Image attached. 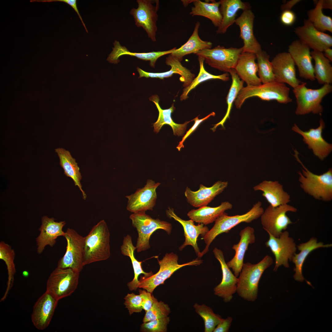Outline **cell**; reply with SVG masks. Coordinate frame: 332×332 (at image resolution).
<instances>
[{"mask_svg": "<svg viewBox=\"0 0 332 332\" xmlns=\"http://www.w3.org/2000/svg\"><path fill=\"white\" fill-rule=\"evenodd\" d=\"M273 262L272 258L267 255L257 263H243L237 284L236 292L239 296L248 301L253 302L256 300L260 278Z\"/></svg>", "mask_w": 332, "mask_h": 332, "instance_id": "cell-1", "label": "cell"}, {"mask_svg": "<svg viewBox=\"0 0 332 332\" xmlns=\"http://www.w3.org/2000/svg\"><path fill=\"white\" fill-rule=\"evenodd\" d=\"M85 238L84 266L105 260L110 257V234L104 220L94 226Z\"/></svg>", "mask_w": 332, "mask_h": 332, "instance_id": "cell-2", "label": "cell"}, {"mask_svg": "<svg viewBox=\"0 0 332 332\" xmlns=\"http://www.w3.org/2000/svg\"><path fill=\"white\" fill-rule=\"evenodd\" d=\"M294 156L303 167L302 173L298 171V181L301 188L306 193L316 200L330 201L332 200V169L321 175L314 174L309 170L299 159L295 149Z\"/></svg>", "mask_w": 332, "mask_h": 332, "instance_id": "cell-3", "label": "cell"}, {"mask_svg": "<svg viewBox=\"0 0 332 332\" xmlns=\"http://www.w3.org/2000/svg\"><path fill=\"white\" fill-rule=\"evenodd\" d=\"M290 91V89L285 83L275 81L258 85L247 86L239 92L235 104L236 108L240 109L246 99L253 97L262 100H275L280 103L287 104L292 101Z\"/></svg>", "mask_w": 332, "mask_h": 332, "instance_id": "cell-4", "label": "cell"}, {"mask_svg": "<svg viewBox=\"0 0 332 332\" xmlns=\"http://www.w3.org/2000/svg\"><path fill=\"white\" fill-rule=\"evenodd\" d=\"M264 211L262 202L258 201L253 204L249 211L243 214L230 216L225 212L223 213L217 219L213 227L203 238L206 246L201 252L199 258L202 257L208 251L210 245L218 235L229 232L232 228L241 223H250L257 219L260 217Z\"/></svg>", "mask_w": 332, "mask_h": 332, "instance_id": "cell-5", "label": "cell"}, {"mask_svg": "<svg viewBox=\"0 0 332 332\" xmlns=\"http://www.w3.org/2000/svg\"><path fill=\"white\" fill-rule=\"evenodd\" d=\"M306 83L301 82L293 88L297 104L295 111L297 115H304L310 113L320 114L323 110L321 103L323 98L332 91L331 84H325L317 89L308 88Z\"/></svg>", "mask_w": 332, "mask_h": 332, "instance_id": "cell-6", "label": "cell"}, {"mask_svg": "<svg viewBox=\"0 0 332 332\" xmlns=\"http://www.w3.org/2000/svg\"><path fill=\"white\" fill-rule=\"evenodd\" d=\"M178 259V255L173 252L166 253L161 260L157 259L160 266L159 271L149 277L141 276L138 287L152 293L156 287L164 284L167 279L180 268L187 266H198L203 262L202 260L197 258L190 262L179 264Z\"/></svg>", "mask_w": 332, "mask_h": 332, "instance_id": "cell-7", "label": "cell"}, {"mask_svg": "<svg viewBox=\"0 0 332 332\" xmlns=\"http://www.w3.org/2000/svg\"><path fill=\"white\" fill-rule=\"evenodd\" d=\"M129 218L132 226L138 233L136 245L137 252L144 251L150 247L149 240L151 236L156 230L162 229L170 235L172 229L171 223L158 219H154L147 215L145 211L133 213Z\"/></svg>", "mask_w": 332, "mask_h": 332, "instance_id": "cell-8", "label": "cell"}, {"mask_svg": "<svg viewBox=\"0 0 332 332\" xmlns=\"http://www.w3.org/2000/svg\"><path fill=\"white\" fill-rule=\"evenodd\" d=\"M64 237L67 241L66 251L58 261L57 267L70 268L80 273L84 266L85 237L74 229L68 228Z\"/></svg>", "mask_w": 332, "mask_h": 332, "instance_id": "cell-9", "label": "cell"}, {"mask_svg": "<svg viewBox=\"0 0 332 332\" xmlns=\"http://www.w3.org/2000/svg\"><path fill=\"white\" fill-rule=\"evenodd\" d=\"M79 273L70 268L57 267L48 279L46 291L58 300L69 296L77 287Z\"/></svg>", "mask_w": 332, "mask_h": 332, "instance_id": "cell-10", "label": "cell"}, {"mask_svg": "<svg viewBox=\"0 0 332 332\" xmlns=\"http://www.w3.org/2000/svg\"><path fill=\"white\" fill-rule=\"evenodd\" d=\"M242 52V47L226 48L219 45L201 50L196 54L203 57L205 63L211 67L227 73L235 68Z\"/></svg>", "mask_w": 332, "mask_h": 332, "instance_id": "cell-11", "label": "cell"}, {"mask_svg": "<svg viewBox=\"0 0 332 332\" xmlns=\"http://www.w3.org/2000/svg\"><path fill=\"white\" fill-rule=\"evenodd\" d=\"M297 209L288 204L274 207L269 205L261 216V222L263 229L273 236L279 237L283 230L293 223L286 213L296 212Z\"/></svg>", "mask_w": 332, "mask_h": 332, "instance_id": "cell-12", "label": "cell"}, {"mask_svg": "<svg viewBox=\"0 0 332 332\" xmlns=\"http://www.w3.org/2000/svg\"><path fill=\"white\" fill-rule=\"evenodd\" d=\"M154 1L137 0V8H133L130 14L134 18L136 25L142 27L145 31L152 41H156V35L157 27V11L159 8V2L156 0V5H153Z\"/></svg>", "mask_w": 332, "mask_h": 332, "instance_id": "cell-13", "label": "cell"}, {"mask_svg": "<svg viewBox=\"0 0 332 332\" xmlns=\"http://www.w3.org/2000/svg\"><path fill=\"white\" fill-rule=\"evenodd\" d=\"M268 234L269 238L265 244L270 249L275 258L274 271H276L281 265L288 268V261H291L297 250L294 239L289 236V233L287 231H283L279 237Z\"/></svg>", "mask_w": 332, "mask_h": 332, "instance_id": "cell-14", "label": "cell"}, {"mask_svg": "<svg viewBox=\"0 0 332 332\" xmlns=\"http://www.w3.org/2000/svg\"><path fill=\"white\" fill-rule=\"evenodd\" d=\"M160 184L152 180H147L143 187L125 196L128 199L127 210L133 213L152 211L157 199L156 189Z\"/></svg>", "mask_w": 332, "mask_h": 332, "instance_id": "cell-15", "label": "cell"}, {"mask_svg": "<svg viewBox=\"0 0 332 332\" xmlns=\"http://www.w3.org/2000/svg\"><path fill=\"white\" fill-rule=\"evenodd\" d=\"M294 32L299 40L314 51L323 52L332 46V36L316 29L307 19L303 25L295 28Z\"/></svg>", "mask_w": 332, "mask_h": 332, "instance_id": "cell-16", "label": "cell"}, {"mask_svg": "<svg viewBox=\"0 0 332 332\" xmlns=\"http://www.w3.org/2000/svg\"><path fill=\"white\" fill-rule=\"evenodd\" d=\"M319 126L316 128H310L307 131H303L294 124L291 129L303 137V140L308 145V148L312 150L314 154L321 160H323L332 150V145L325 141L322 136V130L325 125L321 118Z\"/></svg>", "mask_w": 332, "mask_h": 332, "instance_id": "cell-17", "label": "cell"}, {"mask_svg": "<svg viewBox=\"0 0 332 332\" xmlns=\"http://www.w3.org/2000/svg\"><path fill=\"white\" fill-rule=\"evenodd\" d=\"M275 81L294 88L301 83L296 76L295 64L288 52L278 53L271 61Z\"/></svg>", "mask_w": 332, "mask_h": 332, "instance_id": "cell-18", "label": "cell"}, {"mask_svg": "<svg viewBox=\"0 0 332 332\" xmlns=\"http://www.w3.org/2000/svg\"><path fill=\"white\" fill-rule=\"evenodd\" d=\"M58 301L46 291L38 299L31 316L32 322L37 329L42 330L48 326Z\"/></svg>", "mask_w": 332, "mask_h": 332, "instance_id": "cell-19", "label": "cell"}, {"mask_svg": "<svg viewBox=\"0 0 332 332\" xmlns=\"http://www.w3.org/2000/svg\"><path fill=\"white\" fill-rule=\"evenodd\" d=\"M288 51L297 67L299 76L311 81L315 80L310 48L297 39L289 46Z\"/></svg>", "mask_w": 332, "mask_h": 332, "instance_id": "cell-20", "label": "cell"}, {"mask_svg": "<svg viewBox=\"0 0 332 332\" xmlns=\"http://www.w3.org/2000/svg\"><path fill=\"white\" fill-rule=\"evenodd\" d=\"M215 258L219 262L222 273L221 282L214 289V294L225 302H230L236 291L238 278L232 273L226 263L223 251L215 247L213 250Z\"/></svg>", "mask_w": 332, "mask_h": 332, "instance_id": "cell-21", "label": "cell"}, {"mask_svg": "<svg viewBox=\"0 0 332 332\" xmlns=\"http://www.w3.org/2000/svg\"><path fill=\"white\" fill-rule=\"evenodd\" d=\"M65 224V221H55L53 218L46 216L42 217V224L39 229L40 234L36 239L38 254H41L47 245L53 247L58 237L64 236L65 232L62 229Z\"/></svg>", "mask_w": 332, "mask_h": 332, "instance_id": "cell-22", "label": "cell"}, {"mask_svg": "<svg viewBox=\"0 0 332 332\" xmlns=\"http://www.w3.org/2000/svg\"><path fill=\"white\" fill-rule=\"evenodd\" d=\"M255 15L250 9L243 11L235 23L240 29V36L243 42V52L255 54L262 50L261 47L253 33Z\"/></svg>", "mask_w": 332, "mask_h": 332, "instance_id": "cell-23", "label": "cell"}, {"mask_svg": "<svg viewBox=\"0 0 332 332\" xmlns=\"http://www.w3.org/2000/svg\"><path fill=\"white\" fill-rule=\"evenodd\" d=\"M166 212L168 217L179 222L183 227L185 240L179 247V250L181 251L186 246L191 245L199 258L201 252L197 245V238L200 235L203 238L209 231L208 227L202 223L195 225L194 221L191 219L188 220L182 219L175 214L173 208L168 207Z\"/></svg>", "mask_w": 332, "mask_h": 332, "instance_id": "cell-24", "label": "cell"}, {"mask_svg": "<svg viewBox=\"0 0 332 332\" xmlns=\"http://www.w3.org/2000/svg\"><path fill=\"white\" fill-rule=\"evenodd\" d=\"M228 184L227 181L218 180L209 187L200 184L199 189L196 191H192L187 187L185 196L187 202L194 207L206 206L227 187Z\"/></svg>", "mask_w": 332, "mask_h": 332, "instance_id": "cell-25", "label": "cell"}, {"mask_svg": "<svg viewBox=\"0 0 332 332\" xmlns=\"http://www.w3.org/2000/svg\"><path fill=\"white\" fill-rule=\"evenodd\" d=\"M239 235L240 238L239 242L234 245L232 247L235 251V255L227 263L228 267L232 269L234 274L237 277L239 276L242 269L245 254L249 245L254 243L255 240L254 229L250 226L242 230Z\"/></svg>", "mask_w": 332, "mask_h": 332, "instance_id": "cell-26", "label": "cell"}, {"mask_svg": "<svg viewBox=\"0 0 332 332\" xmlns=\"http://www.w3.org/2000/svg\"><path fill=\"white\" fill-rule=\"evenodd\" d=\"M180 62L178 58L170 54L166 57L165 61L166 64L171 67L169 70L163 73H150L145 71L137 67V69L139 74V78L144 77L163 79L171 77L174 73H177L181 76L180 80L184 82L183 86L186 87L195 78V76L189 70L184 67Z\"/></svg>", "mask_w": 332, "mask_h": 332, "instance_id": "cell-27", "label": "cell"}, {"mask_svg": "<svg viewBox=\"0 0 332 332\" xmlns=\"http://www.w3.org/2000/svg\"><path fill=\"white\" fill-rule=\"evenodd\" d=\"M256 54L242 52L240 54L234 69L240 79L246 83L247 86H255L262 84L257 75L258 65L255 60Z\"/></svg>", "mask_w": 332, "mask_h": 332, "instance_id": "cell-28", "label": "cell"}, {"mask_svg": "<svg viewBox=\"0 0 332 332\" xmlns=\"http://www.w3.org/2000/svg\"><path fill=\"white\" fill-rule=\"evenodd\" d=\"M253 189L262 191V196L274 207L288 204L290 201V195L277 181L264 180L254 187Z\"/></svg>", "mask_w": 332, "mask_h": 332, "instance_id": "cell-29", "label": "cell"}, {"mask_svg": "<svg viewBox=\"0 0 332 332\" xmlns=\"http://www.w3.org/2000/svg\"><path fill=\"white\" fill-rule=\"evenodd\" d=\"M219 10L222 18L216 31L217 34H225L228 28L235 23L238 11L250 9L249 4L240 0H221Z\"/></svg>", "mask_w": 332, "mask_h": 332, "instance_id": "cell-30", "label": "cell"}, {"mask_svg": "<svg viewBox=\"0 0 332 332\" xmlns=\"http://www.w3.org/2000/svg\"><path fill=\"white\" fill-rule=\"evenodd\" d=\"M113 51L109 55L107 61L111 63L117 64L119 62V58L121 56L128 55L137 57L146 61H149V65L155 67V63L160 57L164 55L172 53L176 49L174 47L170 50L164 51L152 52L147 53H134L129 51L125 46L121 45L119 42L115 41Z\"/></svg>", "mask_w": 332, "mask_h": 332, "instance_id": "cell-31", "label": "cell"}, {"mask_svg": "<svg viewBox=\"0 0 332 332\" xmlns=\"http://www.w3.org/2000/svg\"><path fill=\"white\" fill-rule=\"evenodd\" d=\"M150 101L156 105L159 111V116L157 121L153 124L154 131L157 133L164 124H167L172 128L175 135L178 136L184 135L186 129L188 124L191 121L185 122L183 124H178L175 122L171 117V114L175 109L174 104L169 108L162 109L159 104V98L157 95H154L150 97Z\"/></svg>", "mask_w": 332, "mask_h": 332, "instance_id": "cell-32", "label": "cell"}, {"mask_svg": "<svg viewBox=\"0 0 332 332\" xmlns=\"http://www.w3.org/2000/svg\"><path fill=\"white\" fill-rule=\"evenodd\" d=\"M332 246V244H324L321 242H318L317 239L314 237H312L307 242L297 246L298 249L300 252L298 254L295 253L291 260L295 266L294 269L295 273L293 276L294 279L300 282L304 281L305 279L302 273V267L306 259L310 252L318 248Z\"/></svg>", "mask_w": 332, "mask_h": 332, "instance_id": "cell-33", "label": "cell"}, {"mask_svg": "<svg viewBox=\"0 0 332 332\" xmlns=\"http://www.w3.org/2000/svg\"><path fill=\"white\" fill-rule=\"evenodd\" d=\"M232 208V205L229 202H223L216 207L206 206L196 209H192L188 212L187 215L194 222L206 225L215 221L226 211L231 209Z\"/></svg>", "mask_w": 332, "mask_h": 332, "instance_id": "cell-34", "label": "cell"}, {"mask_svg": "<svg viewBox=\"0 0 332 332\" xmlns=\"http://www.w3.org/2000/svg\"><path fill=\"white\" fill-rule=\"evenodd\" d=\"M136 249V247H135L133 244L131 236L129 235H127L124 238L120 249L121 253L123 255L130 258L133 269L134 278L131 282L127 284L128 288L131 290H136L138 287L139 283L138 277L140 274H143L144 276L146 277H150L153 274L152 271L150 272H146L143 270L141 266L142 262L138 261L134 256V253Z\"/></svg>", "mask_w": 332, "mask_h": 332, "instance_id": "cell-35", "label": "cell"}, {"mask_svg": "<svg viewBox=\"0 0 332 332\" xmlns=\"http://www.w3.org/2000/svg\"><path fill=\"white\" fill-rule=\"evenodd\" d=\"M60 160V164L64 171L65 174L71 178L75 185L78 186L81 192L83 199L85 200L86 195L83 190L81 180L82 176L76 160L73 158L69 151L62 148L55 149Z\"/></svg>", "mask_w": 332, "mask_h": 332, "instance_id": "cell-36", "label": "cell"}, {"mask_svg": "<svg viewBox=\"0 0 332 332\" xmlns=\"http://www.w3.org/2000/svg\"><path fill=\"white\" fill-rule=\"evenodd\" d=\"M200 23H196L193 31L188 41L180 47L176 49L171 53L181 61L184 56L191 53L196 54L204 49L211 48L212 44L210 42L202 40L198 34Z\"/></svg>", "mask_w": 332, "mask_h": 332, "instance_id": "cell-37", "label": "cell"}, {"mask_svg": "<svg viewBox=\"0 0 332 332\" xmlns=\"http://www.w3.org/2000/svg\"><path fill=\"white\" fill-rule=\"evenodd\" d=\"M194 6L192 7L190 14L192 16H200L209 19L215 27L220 26L222 16L219 10L220 1H214L211 3L195 0Z\"/></svg>", "mask_w": 332, "mask_h": 332, "instance_id": "cell-38", "label": "cell"}, {"mask_svg": "<svg viewBox=\"0 0 332 332\" xmlns=\"http://www.w3.org/2000/svg\"><path fill=\"white\" fill-rule=\"evenodd\" d=\"M310 54L315 61L314 72L315 79L319 84H331L332 67L330 61L324 56L322 52L313 50Z\"/></svg>", "mask_w": 332, "mask_h": 332, "instance_id": "cell-39", "label": "cell"}, {"mask_svg": "<svg viewBox=\"0 0 332 332\" xmlns=\"http://www.w3.org/2000/svg\"><path fill=\"white\" fill-rule=\"evenodd\" d=\"M15 253L14 249L4 242H0V259L5 263L7 267L8 278L7 286L4 294L1 298V301H4L13 286L16 268L14 263Z\"/></svg>", "mask_w": 332, "mask_h": 332, "instance_id": "cell-40", "label": "cell"}, {"mask_svg": "<svg viewBox=\"0 0 332 332\" xmlns=\"http://www.w3.org/2000/svg\"><path fill=\"white\" fill-rule=\"evenodd\" d=\"M322 2V0L314 1L316 6L314 9L308 11L307 20L319 31L323 32L327 31L332 33V19L323 13Z\"/></svg>", "mask_w": 332, "mask_h": 332, "instance_id": "cell-41", "label": "cell"}, {"mask_svg": "<svg viewBox=\"0 0 332 332\" xmlns=\"http://www.w3.org/2000/svg\"><path fill=\"white\" fill-rule=\"evenodd\" d=\"M231 77V84L227 97V111L225 116L221 121L214 125L211 128L213 132L215 131L216 127L221 125L224 129V124L228 118H230V114L232 107L239 92L243 87L244 81L241 80L236 73L234 69H231L229 72Z\"/></svg>", "mask_w": 332, "mask_h": 332, "instance_id": "cell-42", "label": "cell"}, {"mask_svg": "<svg viewBox=\"0 0 332 332\" xmlns=\"http://www.w3.org/2000/svg\"><path fill=\"white\" fill-rule=\"evenodd\" d=\"M198 59L200 66V72L197 76L195 78L190 84L183 89V92L180 96V100L183 101L188 98V94L193 89L202 82L211 79H219L224 81H227L229 79V74L226 73L219 75L212 74L205 69L204 66V58L198 56Z\"/></svg>", "mask_w": 332, "mask_h": 332, "instance_id": "cell-43", "label": "cell"}, {"mask_svg": "<svg viewBox=\"0 0 332 332\" xmlns=\"http://www.w3.org/2000/svg\"><path fill=\"white\" fill-rule=\"evenodd\" d=\"M193 307L196 312L204 320L205 332H213L223 319L220 315L215 313L211 308L204 304L200 305L196 303Z\"/></svg>", "mask_w": 332, "mask_h": 332, "instance_id": "cell-44", "label": "cell"}, {"mask_svg": "<svg viewBox=\"0 0 332 332\" xmlns=\"http://www.w3.org/2000/svg\"><path fill=\"white\" fill-rule=\"evenodd\" d=\"M258 67V74L262 84L275 81L270 56L262 50L255 54Z\"/></svg>", "mask_w": 332, "mask_h": 332, "instance_id": "cell-45", "label": "cell"}, {"mask_svg": "<svg viewBox=\"0 0 332 332\" xmlns=\"http://www.w3.org/2000/svg\"><path fill=\"white\" fill-rule=\"evenodd\" d=\"M145 312L143 320V322L167 317L171 310L168 304L161 301H158L155 298L151 308Z\"/></svg>", "mask_w": 332, "mask_h": 332, "instance_id": "cell-46", "label": "cell"}, {"mask_svg": "<svg viewBox=\"0 0 332 332\" xmlns=\"http://www.w3.org/2000/svg\"><path fill=\"white\" fill-rule=\"evenodd\" d=\"M170 321L169 317L167 316L144 322L141 325L140 330L144 332H166Z\"/></svg>", "mask_w": 332, "mask_h": 332, "instance_id": "cell-47", "label": "cell"}, {"mask_svg": "<svg viewBox=\"0 0 332 332\" xmlns=\"http://www.w3.org/2000/svg\"><path fill=\"white\" fill-rule=\"evenodd\" d=\"M124 298V304L128 310L130 315L142 310V300L140 295H136L133 293L128 294Z\"/></svg>", "mask_w": 332, "mask_h": 332, "instance_id": "cell-48", "label": "cell"}, {"mask_svg": "<svg viewBox=\"0 0 332 332\" xmlns=\"http://www.w3.org/2000/svg\"><path fill=\"white\" fill-rule=\"evenodd\" d=\"M215 115V113L214 112H212L208 115L207 116L201 119H199L198 117H196L192 120H191V121H194L195 123L192 127L185 134L183 137L182 140L179 142V144L176 147V148L178 149V150L180 151V149L183 148H184V146L183 145V143L185 140L193 132H194L200 124L204 120H206L209 117L211 116H214Z\"/></svg>", "mask_w": 332, "mask_h": 332, "instance_id": "cell-49", "label": "cell"}, {"mask_svg": "<svg viewBox=\"0 0 332 332\" xmlns=\"http://www.w3.org/2000/svg\"><path fill=\"white\" fill-rule=\"evenodd\" d=\"M139 292L141 298L142 309L147 311L151 308L155 298L151 293L145 290L139 289Z\"/></svg>", "mask_w": 332, "mask_h": 332, "instance_id": "cell-50", "label": "cell"}, {"mask_svg": "<svg viewBox=\"0 0 332 332\" xmlns=\"http://www.w3.org/2000/svg\"><path fill=\"white\" fill-rule=\"evenodd\" d=\"M296 20L294 13L291 10L283 11L280 16V20L283 25L290 26L293 25Z\"/></svg>", "mask_w": 332, "mask_h": 332, "instance_id": "cell-51", "label": "cell"}, {"mask_svg": "<svg viewBox=\"0 0 332 332\" xmlns=\"http://www.w3.org/2000/svg\"><path fill=\"white\" fill-rule=\"evenodd\" d=\"M31 2H63L67 3L77 13L78 15L79 18H80L81 21L84 26V28L86 30V31L87 33H88V30H87L85 26V25L83 19L80 15V14L79 12L78 8L77 6V1L76 0H32L30 1Z\"/></svg>", "mask_w": 332, "mask_h": 332, "instance_id": "cell-52", "label": "cell"}, {"mask_svg": "<svg viewBox=\"0 0 332 332\" xmlns=\"http://www.w3.org/2000/svg\"><path fill=\"white\" fill-rule=\"evenodd\" d=\"M232 321V318L230 316L228 317L225 319H223L222 321L217 325L213 332H228Z\"/></svg>", "mask_w": 332, "mask_h": 332, "instance_id": "cell-53", "label": "cell"}, {"mask_svg": "<svg viewBox=\"0 0 332 332\" xmlns=\"http://www.w3.org/2000/svg\"><path fill=\"white\" fill-rule=\"evenodd\" d=\"M300 0H291L282 4L281 9L282 11L286 10H291V9L297 3L299 2Z\"/></svg>", "mask_w": 332, "mask_h": 332, "instance_id": "cell-54", "label": "cell"}, {"mask_svg": "<svg viewBox=\"0 0 332 332\" xmlns=\"http://www.w3.org/2000/svg\"><path fill=\"white\" fill-rule=\"evenodd\" d=\"M322 9H332V0H322Z\"/></svg>", "mask_w": 332, "mask_h": 332, "instance_id": "cell-55", "label": "cell"}, {"mask_svg": "<svg viewBox=\"0 0 332 332\" xmlns=\"http://www.w3.org/2000/svg\"><path fill=\"white\" fill-rule=\"evenodd\" d=\"M324 56L330 62L332 61V49L329 48L325 49L323 52Z\"/></svg>", "mask_w": 332, "mask_h": 332, "instance_id": "cell-56", "label": "cell"}, {"mask_svg": "<svg viewBox=\"0 0 332 332\" xmlns=\"http://www.w3.org/2000/svg\"><path fill=\"white\" fill-rule=\"evenodd\" d=\"M194 0H181V2L183 3L184 6L185 7H186L187 6L189 3H192V2H193Z\"/></svg>", "mask_w": 332, "mask_h": 332, "instance_id": "cell-57", "label": "cell"}]
</instances>
